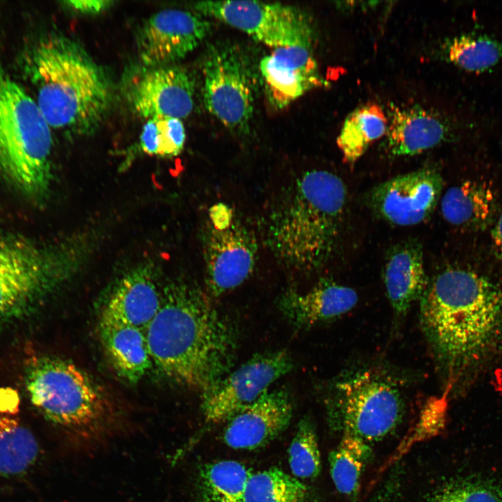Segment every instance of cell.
<instances>
[{"instance_id": "cell-1", "label": "cell", "mask_w": 502, "mask_h": 502, "mask_svg": "<svg viewBox=\"0 0 502 502\" xmlns=\"http://www.w3.org/2000/svg\"><path fill=\"white\" fill-rule=\"evenodd\" d=\"M145 335L153 365L172 381L202 395L234 366L236 330L194 283L177 280L162 289L160 307Z\"/></svg>"}, {"instance_id": "cell-2", "label": "cell", "mask_w": 502, "mask_h": 502, "mask_svg": "<svg viewBox=\"0 0 502 502\" xmlns=\"http://www.w3.org/2000/svg\"><path fill=\"white\" fill-rule=\"evenodd\" d=\"M420 323L434 356L452 383L502 347V289L484 275L448 268L423 294Z\"/></svg>"}, {"instance_id": "cell-3", "label": "cell", "mask_w": 502, "mask_h": 502, "mask_svg": "<svg viewBox=\"0 0 502 502\" xmlns=\"http://www.w3.org/2000/svg\"><path fill=\"white\" fill-rule=\"evenodd\" d=\"M23 69L51 128L90 135L107 116L114 99L105 69L76 40L52 32L25 51Z\"/></svg>"}, {"instance_id": "cell-4", "label": "cell", "mask_w": 502, "mask_h": 502, "mask_svg": "<svg viewBox=\"0 0 502 502\" xmlns=\"http://www.w3.org/2000/svg\"><path fill=\"white\" fill-rule=\"evenodd\" d=\"M346 202L345 185L336 174L312 170L297 177L268 215L267 241L275 256L301 271L324 265L336 248Z\"/></svg>"}, {"instance_id": "cell-5", "label": "cell", "mask_w": 502, "mask_h": 502, "mask_svg": "<svg viewBox=\"0 0 502 502\" xmlns=\"http://www.w3.org/2000/svg\"><path fill=\"white\" fill-rule=\"evenodd\" d=\"M25 383L32 404L65 434L73 450L94 451L119 432V415L94 379L73 362L52 356L31 358Z\"/></svg>"}, {"instance_id": "cell-6", "label": "cell", "mask_w": 502, "mask_h": 502, "mask_svg": "<svg viewBox=\"0 0 502 502\" xmlns=\"http://www.w3.org/2000/svg\"><path fill=\"white\" fill-rule=\"evenodd\" d=\"M50 128L36 100L0 63V175L31 197L50 188Z\"/></svg>"}, {"instance_id": "cell-7", "label": "cell", "mask_w": 502, "mask_h": 502, "mask_svg": "<svg viewBox=\"0 0 502 502\" xmlns=\"http://www.w3.org/2000/svg\"><path fill=\"white\" fill-rule=\"evenodd\" d=\"M94 245L77 234L46 248L18 235L0 231V320L25 312L37 299L77 273Z\"/></svg>"}, {"instance_id": "cell-8", "label": "cell", "mask_w": 502, "mask_h": 502, "mask_svg": "<svg viewBox=\"0 0 502 502\" xmlns=\"http://www.w3.org/2000/svg\"><path fill=\"white\" fill-rule=\"evenodd\" d=\"M327 403L332 425L367 443L389 435L404 411L397 383L372 370H360L336 382Z\"/></svg>"}, {"instance_id": "cell-9", "label": "cell", "mask_w": 502, "mask_h": 502, "mask_svg": "<svg viewBox=\"0 0 502 502\" xmlns=\"http://www.w3.org/2000/svg\"><path fill=\"white\" fill-rule=\"evenodd\" d=\"M202 75L206 109L228 128L247 132L257 88V72L250 55L229 42L211 44L203 59Z\"/></svg>"}, {"instance_id": "cell-10", "label": "cell", "mask_w": 502, "mask_h": 502, "mask_svg": "<svg viewBox=\"0 0 502 502\" xmlns=\"http://www.w3.org/2000/svg\"><path fill=\"white\" fill-rule=\"evenodd\" d=\"M195 13L236 28L270 47L312 46L314 30L301 9L280 3L252 1H199Z\"/></svg>"}, {"instance_id": "cell-11", "label": "cell", "mask_w": 502, "mask_h": 502, "mask_svg": "<svg viewBox=\"0 0 502 502\" xmlns=\"http://www.w3.org/2000/svg\"><path fill=\"white\" fill-rule=\"evenodd\" d=\"M204 248L205 281L211 296L235 289L252 273L257 241L227 206L220 204L211 208Z\"/></svg>"}, {"instance_id": "cell-12", "label": "cell", "mask_w": 502, "mask_h": 502, "mask_svg": "<svg viewBox=\"0 0 502 502\" xmlns=\"http://www.w3.org/2000/svg\"><path fill=\"white\" fill-rule=\"evenodd\" d=\"M293 367V359L285 350L256 354L202 395L201 411L206 421L227 422L268 391Z\"/></svg>"}, {"instance_id": "cell-13", "label": "cell", "mask_w": 502, "mask_h": 502, "mask_svg": "<svg viewBox=\"0 0 502 502\" xmlns=\"http://www.w3.org/2000/svg\"><path fill=\"white\" fill-rule=\"evenodd\" d=\"M195 83L190 73L178 66H142L125 79L123 95L139 117L182 119L194 107Z\"/></svg>"}, {"instance_id": "cell-14", "label": "cell", "mask_w": 502, "mask_h": 502, "mask_svg": "<svg viewBox=\"0 0 502 502\" xmlns=\"http://www.w3.org/2000/svg\"><path fill=\"white\" fill-rule=\"evenodd\" d=\"M211 24L202 15L178 9L157 12L139 26L136 45L144 66L172 65L195 50Z\"/></svg>"}, {"instance_id": "cell-15", "label": "cell", "mask_w": 502, "mask_h": 502, "mask_svg": "<svg viewBox=\"0 0 502 502\" xmlns=\"http://www.w3.org/2000/svg\"><path fill=\"white\" fill-rule=\"evenodd\" d=\"M443 185V178L435 169H419L374 187L368 195L369 205L379 218L390 223L418 225L433 213Z\"/></svg>"}, {"instance_id": "cell-16", "label": "cell", "mask_w": 502, "mask_h": 502, "mask_svg": "<svg viewBox=\"0 0 502 502\" xmlns=\"http://www.w3.org/2000/svg\"><path fill=\"white\" fill-rule=\"evenodd\" d=\"M259 70L268 102L276 109H282L309 90L325 84L312 46L274 49L261 59Z\"/></svg>"}, {"instance_id": "cell-17", "label": "cell", "mask_w": 502, "mask_h": 502, "mask_svg": "<svg viewBox=\"0 0 502 502\" xmlns=\"http://www.w3.org/2000/svg\"><path fill=\"white\" fill-rule=\"evenodd\" d=\"M292 414L289 393L283 389L268 390L227 421L224 441L234 449L258 448L283 432Z\"/></svg>"}, {"instance_id": "cell-18", "label": "cell", "mask_w": 502, "mask_h": 502, "mask_svg": "<svg viewBox=\"0 0 502 502\" xmlns=\"http://www.w3.org/2000/svg\"><path fill=\"white\" fill-rule=\"evenodd\" d=\"M162 298L156 273L149 264H140L123 275L112 287L100 315L145 331L157 314Z\"/></svg>"}, {"instance_id": "cell-19", "label": "cell", "mask_w": 502, "mask_h": 502, "mask_svg": "<svg viewBox=\"0 0 502 502\" xmlns=\"http://www.w3.org/2000/svg\"><path fill=\"white\" fill-rule=\"evenodd\" d=\"M357 302L358 294L352 288L323 280L307 291L287 290L277 307L292 326L307 328L347 313Z\"/></svg>"}, {"instance_id": "cell-20", "label": "cell", "mask_w": 502, "mask_h": 502, "mask_svg": "<svg viewBox=\"0 0 502 502\" xmlns=\"http://www.w3.org/2000/svg\"><path fill=\"white\" fill-rule=\"evenodd\" d=\"M386 149L392 156L420 153L447 139L452 126L448 120L419 107L390 106Z\"/></svg>"}, {"instance_id": "cell-21", "label": "cell", "mask_w": 502, "mask_h": 502, "mask_svg": "<svg viewBox=\"0 0 502 502\" xmlns=\"http://www.w3.org/2000/svg\"><path fill=\"white\" fill-rule=\"evenodd\" d=\"M98 332L103 350L116 373L130 383L142 379L153 365L145 331L100 315Z\"/></svg>"}, {"instance_id": "cell-22", "label": "cell", "mask_w": 502, "mask_h": 502, "mask_svg": "<svg viewBox=\"0 0 502 502\" xmlns=\"http://www.w3.org/2000/svg\"><path fill=\"white\" fill-rule=\"evenodd\" d=\"M383 275L393 309L398 315L404 314L427 287L421 245L411 241L394 246L387 255Z\"/></svg>"}, {"instance_id": "cell-23", "label": "cell", "mask_w": 502, "mask_h": 502, "mask_svg": "<svg viewBox=\"0 0 502 502\" xmlns=\"http://www.w3.org/2000/svg\"><path fill=\"white\" fill-rule=\"evenodd\" d=\"M496 191L486 181L469 180L450 188L441 199L444 218L450 224L479 229L492 221L497 208Z\"/></svg>"}, {"instance_id": "cell-24", "label": "cell", "mask_w": 502, "mask_h": 502, "mask_svg": "<svg viewBox=\"0 0 502 502\" xmlns=\"http://www.w3.org/2000/svg\"><path fill=\"white\" fill-rule=\"evenodd\" d=\"M252 472L235 460H219L199 469L197 492L199 502H244Z\"/></svg>"}, {"instance_id": "cell-25", "label": "cell", "mask_w": 502, "mask_h": 502, "mask_svg": "<svg viewBox=\"0 0 502 502\" xmlns=\"http://www.w3.org/2000/svg\"><path fill=\"white\" fill-rule=\"evenodd\" d=\"M388 121L376 104L362 105L346 118L337 144L346 162L353 164L375 140L387 132Z\"/></svg>"}, {"instance_id": "cell-26", "label": "cell", "mask_w": 502, "mask_h": 502, "mask_svg": "<svg viewBox=\"0 0 502 502\" xmlns=\"http://www.w3.org/2000/svg\"><path fill=\"white\" fill-rule=\"evenodd\" d=\"M372 455L369 443L348 434L328 455L330 474L336 489L351 495L359 487L361 475Z\"/></svg>"}, {"instance_id": "cell-27", "label": "cell", "mask_w": 502, "mask_h": 502, "mask_svg": "<svg viewBox=\"0 0 502 502\" xmlns=\"http://www.w3.org/2000/svg\"><path fill=\"white\" fill-rule=\"evenodd\" d=\"M39 452L33 433L15 418L0 415V475L15 476L27 470Z\"/></svg>"}, {"instance_id": "cell-28", "label": "cell", "mask_w": 502, "mask_h": 502, "mask_svg": "<svg viewBox=\"0 0 502 502\" xmlns=\"http://www.w3.org/2000/svg\"><path fill=\"white\" fill-rule=\"evenodd\" d=\"M307 487L294 476L271 468L252 473L244 502H308Z\"/></svg>"}, {"instance_id": "cell-29", "label": "cell", "mask_w": 502, "mask_h": 502, "mask_svg": "<svg viewBox=\"0 0 502 502\" xmlns=\"http://www.w3.org/2000/svg\"><path fill=\"white\" fill-rule=\"evenodd\" d=\"M448 57L464 70L484 72L501 61L502 43L486 35H462L449 44Z\"/></svg>"}, {"instance_id": "cell-30", "label": "cell", "mask_w": 502, "mask_h": 502, "mask_svg": "<svg viewBox=\"0 0 502 502\" xmlns=\"http://www.w3.org/2000/svg\"><path fill=\"white\" fill-rule=\"evenodd\" d=\"M139 140L142 150L149 155L174 157L183 149L185 130L180 119L152 118L143 126Z\"/></svg>"}, {"instance_id": "cell-31", "label": "cell", "mask_w": 502, "mask_h": 502, "mask_svg": "<svg viewBox=\"0 0 502 502\" xmlns=\"http://www.w3.org/2000/svg\"><path fill=\"white\" fill-rule=\"evenodd\" d=\"M291 473L298 479L316 478L321 471V462L317 436L308 418L301 420L288 450Z\"/></svg>"}, {"instance_id": "cell-32", "label": "cell", "mask_w": 502, "mask_h": 502, "mask_svg": "<svg viewBox=\"0 0 502 502\" xmlns=\"http://www.w3.org/2000/svg\"><path fill=\"white\" fill-rule=\"evenodd\" d=\"M425 502H502V490L490 480L466 478L441 486Z\"/></svg>"}, {"instance_id": "cell-33", "label": "cell", "mask_w": 502, "mask_h": 502, "mask_svg": "<svg viewBox=\"0 0 502 502\" xmlns=\"http://www.w3.org/2000/svg\"><path fill=\"white\" fill-rule=\"evenodd\" d=\"M446 395V393L442 397H430L424 404L412 434L415 439L430 438L444 429L448 408Z\"/></svg>"}, {"instance_id": "cell-34", "label": "cell", "mask_w": 502, "mask_h": 502, "mask_svg": "<svg viewBox=\"0 0 502 502\" xmlns=\"http://www.w3.org/2000/svg\"><path fill=\"white\" fill-rule=\"evenodd\" d=\"M72 10L84 15H96L107 9L114 3L104 0H78L63 2Z\"/></svg>"}, {"instance_id": "cell-35", "label": "cell", "mask_w": 502, "mask_h": 502, "mask_svg": "<svg viewBox=\"0 0 502 502\" xmlns=\"http://www.w3.org/2000/svg\"><path fill=\"white\" fill-rule=\"evenodd\" d=\"M492 239L494 253L502 262V213L492 231Z\"/></svg>"}, {"instance_id": "cell-36", "label": "cell", "mask_w": 502, "mask_h": 502, "mask_svg": "<svg viewBox=\"0 0 502 502\" xmlns=\"http://www.w3.org/2000/svg\"><path fill=\"white\" fill-rule=\"evenodd\" d=\"M396 491V485L390 482L367 502H394Z\"/></svg>"}]
</instances>
